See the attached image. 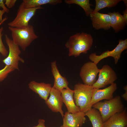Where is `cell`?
I'll list each match as a JSON object with an SVG mask.
<instances>
[{
    "label": "cell",
    "mask_w": 127,
    "mask_h": 127,
    "mask_svg": "<svg viewBox=\"0 0 127 127\" xmlns=\"http://www.w3.org/2000/svg\"><path fill=\"white\" fill-rule=\"evenodd\" d=\"M93 43L90 34L78 32L71 36L65 44L68 49L69 56L77 57L82 53L86 54L91 49Z\"/></svg>",
    "instance_id": "6da1fadb"
},
{
    "label": "cell",
    "mask_w": 127,
    "mask_h": 127,
    "mask_svg": "<svg viewBox=\"0 0 127 127\" xmlns=\"http://www.w3.org/2000/svg\"><path fill=\"white\" fill-rule=\"evenodd\" d=\"M8 28L11 32L13 42L23 51H25L32 41L38 37L35 32L34 27L29 24L24 28L8 26Z\"/></svg>",
    "instance_id": "7a4b0ae2"
},
{
    "label": "cell",
    "mask_w": 127,
    "mask_h": 127,
    "mask_svg": "<svg viewBox=\"0 0 127 127\" xmlns=\"http://www.w3.org/2000/svg\"><path fill=\"white\" fill-rule=\"evenodd\" d=\"M93 89L92 86L79 83L75 85L73 99L80 111L85 113L92 108L91 103Z\"/></svg>",
    "instance_id": "3957f363"
},
{
    "label": "cell",
    "mask_w": 127,
    "mask_h": 127,
    "mask_svg": "<svg viewBox=\"0 0 127 127\" xmlns=\"http://www.w3.org/2000/svg\"><path fill=\"white\" fill-rule=\"evenodd\" d=\"M92 107L99 111L103 123L114 114L123 111L125 108L119 95L109 100L98 102L93 105Z\"/></svg>",
    "instance_id": "277c9868"
},
{
    "label": "cell",
    "mask_w": 127,
    "mask_h": 127,
    "mask_svg": "<svg viewBox=\"0 0 127 127\" xmlns=\"http://www.w3.org/2000/svg\"><path fill=\"white\" fill-rule=\"evenodd\" d=\"M5 37L9 51L7 56L2 61L5 65L11 66L15 70H19V62L23 63L25 62L24 60L20 56L21 52L19 47L14 43L7 34L5 35Z\"/></svg>",
    "instance_id": "5b68a950"
},
{
    "label": "cell",
    "mask_w": 127,
    "mask_h": 127,
    "mask_svg": "<svg viewBox=\"0 0 127 127\" xmlns=\"http://www.w3.org/2000/svg\"><path fill=\"white\" fill-rule=\"evenodd\" d=\"M43 9L41 6L26 8L21 4L19 6L16 16L12 21L8 23V26L13 27L24 28L28 26L29 22L35 14L37 10Z\"/></svg>",
    "instance_id": "8992f818"
},
{
    "label": "cell",
    "mask_w": 127,
    "mask_h": 127,
    "mask_svg": "<svg viewBox=\"0 0 127 127\" xmlns=\"http://www.w3.org/2000/svg\"><path fill=\"white\" fill-rule=\"evenodd\" d=\"M118 44L112 51L107 50L99 55H97L96 53H92L89 55V59L92 62L97 64L103 59L108 57H112L114 59L115 64H116L121 57L122 52L127 49V39L124 40H120Z\"/></svg>",
    "instance_id": "52a82bcc"
},
{
    "label": "cell",
    "mask_w": 127,
    "mask_h": 127,
    "mask_svg": "<svg viewBox=\"0 0 127 127\" xmlns=\"http://www.w3.org/2000/svg\"><path fill=\"white\" fill-rule=\"evenodd\" d=\"M99 77L92 86L94 88H104L114 83L117 79V75L114 71L108 65H104L100 69Z\"/></svg>",
    "instance_id": "ba28073f"
},
{
    "label": "cell",
    "mask_w": 127,
    "mask_h": 127,
    "mask_svg": "<svg viewBox=\"0 0 127 127\" xmlns=\"http://www.w3.org/2000/svg\"><path fill=\"white\" fill-rule=\"evenodd\" d=\"M97 65L89 61L84 63L82 67L79 75L84 84L92 86L96 82L97 75L100 70Z\"/></svg>",
    "instance_id": "9c48e42d"
},
{
    "label": "cell",
    "mask_w": 127,
    "mask_h": 127,
    "mask_svg": "<svg viewBox=\"0 0 127 127\" xmlns=\"http://www.w3.org/2000/svg\"><path fill=\"white\" fill-rule=\"evenodd\" d=\"M48 98L45 103L52 111L59 112L63 118L64 115L62 110L63 102L61 96V91L53 87H52Z\"/></svg>",
    "instance_id": "30bf717a"
},
{
    "label": "cell",
    "mask_w": 127,
    "mask_h": 127,
    "mask_svg": "<svg viewBox=\"0 0 127 127\" xmlns=\"http://www.w3.org/2000/svg\"><path fill=\"white\" fill-rule=\"evenodd\" d=\"M117 88V84L115 83L103 89L94 88L91 103L92 106L103 99L109 100L112 99L114 97L113 94Z\"/></svg>",
    "instance_id": "8fae6325"
},
{
    "label": "cell",
    "mask_w": 127,
    "mask_h": 127,
    "mask_svg": "<svg viewBox=\"0 0 127 127\" xmlns=\"http://www.w3.org/2000/svg\"><path fill=\"white\" fill-rule=\"evenodd\" d=\"M85 113L80 111L72 113L65 112L63 118L64 127H81L86 121Z\"/></svg>",
    "instance_id": "7c38bea8"
},
{
    "label": "cell",
    "mask_w": 127,
    "mask_h": 127,
    "mask_svg": "<svg viewBox=\"0 0 127 127\" xmlns=\"http://www.w3.org/2000/svg\"><path fill=\"white\" fill-rule=\"evenodd\" d=\"M93 27L96 30L109 29L111 28V17L108 14L99 12L92 13L89 15Z\"/></svg>",
    "instance_id": "4fadbf2b"
},
{
    "label": "cell",
    "mask_w": 127,
    "mask_h": 127,
    "mask_svg": "<svg viewBox=\"0 0 127 127\" xmlns=\"http://www.w3.org/2000/svg\"><path fill=\"white\" fill-rule=\"evenodd\" d=\"M103 127H127V108L113 115L103 123Z\"/></svg>",
    "instance_id": "5bb4252c"
},
{
    "label": "cell",
    "mask_w": 127,
    "mask_h": 127,
    "mask_svg": "<svg viewBox=\"0 0 127 127\" xmlns=\"http://www.w3.org/2000/svg\"><path fill=\"white\" fill-rule=\"evenodd\" d=\"M28 86L31 90L38 94L39 97L45 101L48 99L52 87L50 83H38L34 80L29 82Z\"/></svg>",
    "instance_id": "9a60e30c"
},
{
    "label": "cell",
    "mask_w": 127,
    "mask_h": 127,
    "mask_svg": "<svg viewBox=\"0 0 127 127\" xmlns=\"http://www.w3.org/2000/svg\"><path fill=\"white\" fill-rule=\"evenodd\" d=\"M63 102L69 113H75L80 111V108L75 104L73 99L74 91L69 88H64L61 91Z\"/></svg>",
    "instance_id": "2e32d148"
},
{
    "label": "cell",
    "mask_w": 127,
    "mask_h": 127,
    "mask_svg": "<svg viewBox=\"0 0 127 127\" xmlns=\"http://www.w3.org/2000/svg\"><path fill=\"white\" fill-rule=\"evenodd\" d=\"M51 71L54 78L53 87L61 91L64 88L69 87V83L66 78L60 74L57 68L56 61H55L51 63Z\"/></svg>",
    "instance_id": "e0dca14e"
},
{
    "label": "cell",
    "mask_w": 127,
    "mask_h": 127,
    "mask_svg": "<svg viewBox=\"0 0 127 127\" xmlns=\"http://www.w3.org/2000/svg\"><path fill=\"white\" fill-rule=\"evenodd\" d=\"M108 14L111 17V27L115 33H118L124 28L126 24L123 15L118 12H109Z\"/></svg>",
    "instance_id": "ac0fdd59"
},
{
    "label": "cell",
    "mask_w": 127,
    "mask_h": 127,
    "mask_svg": "<svg viewBox=\"0 0 127 127\" xmlns=\"http://www.w3.org/2000/svg\"><path fill=\"white\" fill-rule=\"evenodd\" d=\"M61 0H23L21 4L26 8H32L47 4L55 5L62 2Z\"/></svg>",
    "instance_id": "d6986e66"
},
{
    "label": "cell",
    "mask_w": 127,
    "mask_h": 127,
    "mask_svg": "<svg viewBox=\"0 0 127 127\" xmlns=\"http://www.w3.org/2000/svg\"><path fill=\"white\" fill-rule=\"evenodd\" d=\"M85 115L88 117L93 127H103L101 116L97 110L92 107L85 113Z\"/></svg>",
    "instance_id": "ffe728a7"
},
{
    "label": "cell",
    "mask_w": 127,
    "mask_h": 127,
    "mask_svg": "<svg viewBox=\"0 0 127 127\" xmlns=\"http://www.w3.org/2000/svg\"><path fill=\"white\" fill-rule=\"evenodd\" d=\"M64 1L67 4H75L79 5L83 9L87 16L93 11L91 7L92 5L90 4L89 0H65Z\"/></svg>",
    "instance_id": "44dd1931"
},
{
    "label": "cell",
    "mask_w": 127,
    "mask_h": 127,
    "mask_svg": "<svg viewBox=\"0 0 127 127\" xmlns=\"http://www.w3.org/2000/svg\"><path fill=\"white\" fill-rule=\"evenodd\" d=\"M121 0H95L96 5L92 13L98 12L101 9L107 7L111 8L116 6Z\"/></svg>",
    "instance_id": "7402d4cb"
},
{
    "label": "cell",
    "mask_w": 127,
    "mask_h": 127,
    "mask_svg": "<svg viewBox=\"0 0 127 127\" xmlns=\"http://www.w3.org/2000/svg\"><path fill=\"white\" fill-rule=\"evenodd\" d=\"M8 19L6 17L3 19L2 21L0 23V26ZM4 30V28L2 27L0 28V53L4 57H7L8 54V52L4 45L2 40L3 35L2 32Z\"/></svg>",
    "instance_id": "603a6c76"
},
{
    "label": "cell",
    "mask_w": 127,
    "mask_h": 127,
    "mask_svg": "<svg viewBox=\"0 0 127 127\" xmlns=\"http://www.w3.org/2000/svg\"><path fill=\"white\" fill-rule=\"evenodd\" d=\"M15 70L11 66L5 65L3 68L0 70V82L4 80L9 73Z\"/></svg>",
    "instance_id": "cb8c5ba5"
},
{
    "label": "cell",
    "mask_w": 127,
    "mask_h": 127,
    "mask_svg": "<svg viewBox=\"0 0 127 127\" xmlns=\"http://www.w3.org/2000/svg\"><path fill=\"white\" fill-rule=\"evenodd\" d=\"M16 1V0H5L4 3L8 8H10L14 6Z\"/></svg>",
    "instance_id": "d4e9b609"
},
{
    "label": "cell",
    "mask_w": 127,
    "mask_h": 127,
    "mask_svg": "<svg viewBox=\"0 0 127 127\" xmlns=\"http://www.w3.org/2000/svg\"><path fill=\"white\" fill-rule=\"evenodd\" d=\"M4 1L5 0H0V8H2L5 12L8 13L9 10L5 6L4 3Z\"/></svg>",
    "instance_id": "484cf974"
},
{
    "label": "cell",
    "mask_w": 127,
    "mask_h": 127,
    "mask_svg": "<svg viewBox=\"0 0 127 127\" xmlns=\"http://www.w3.org/2000/svg\"><path fill=\"white\" fill-rule=\"evenodd\" d=\"M45 121L43 119H40L38 121V125L33 127H47L45 126Z\"/></svg>",
    "instance_id": "4316f807"
},
{
    "label": "cell",
    "mask_w": 127,
    "mask_h": 127,
    "mask_svg": "<svg viewBox=\"0 0 127 127\" xmlns=\"http://www.w3.org/2000/svg\"><path fill=\"white\" fill-rule=\"evenodd\" d=\"M123 17L126 24H127V8L123 11Z\"/></svg>",
    "instance_id": "83f0119b"
},
{
    "label": "cell",
    "mask_w": 127,
    "mask_h": 127,
    "mask_svg": "<svg viewBox=\"0 0 127 127\" xmlns=\"http://www.w3.org/2000/svg\"><path fill=\"white\" fill-rule=\"evenodd\" d=\"M123 88L125 91V93L123 94L122 97L123 98L125 101L127 100V86H126L124 87Z\"/></svg>",
    "instance_id": "f1b7e54d"
},
{
    "label": "cell",
    "mask_w": 127,
    "mask_h": 127,
    "mask_svg": "<svg viewBox=\"0 0 127 127\" xmlns=\"http://www.w3.org/2000/svg\"><path fill=\"white\" fill-rule=\"evenodd\" d=\"M5 12L3 10H0V23L2 21V16L3 14Z\"/></svg>",
    "instance_id": "f546056e"
},
{
    "label": "cell",
    "mask_w": 127,
    "mask_h": 127,
    "mask_svg": "<svg viewBox=\"0 0 127 127\" xmlns=\"http://www.w3.org/2000/svg\"><path fill=\"white\" fill-rule=\"evenodd\" d=\"M122 1L123 2L124 4H125L126 6L127 7V0H122Z\"/></svg>",
    "instance_id": "4dcf8cb0"
},
{
    "label": "cell",
    "mask_w": 127,
    "mask_h": 127,
    "mask_svg": "<svg viewBox=\"0 0 127 127\" xmlns=\"http://www.w3.org/2000/svg\"><path fill=\"white\" fill-rule=\"evenodd\" d=\"M0 61L1 60V57H0Z\"/></svg>",
    "instance_id": "1f68e13d"
},
{
    "label": "cell",
    "mask_w": 127,
    "mask_h": 127,
    "mask_svg": "<svg viewBox=\"0 0 127 127\" xmlns=\"http://www.w3.org/2000/svg\"><path fill=\"white\" fill-rule=\"evenodd\" d=\"M60 127H63V126L62 125V126H61Z\"/></svg>",
    "instance_id": "d6a6232c"
}]
</instances>
